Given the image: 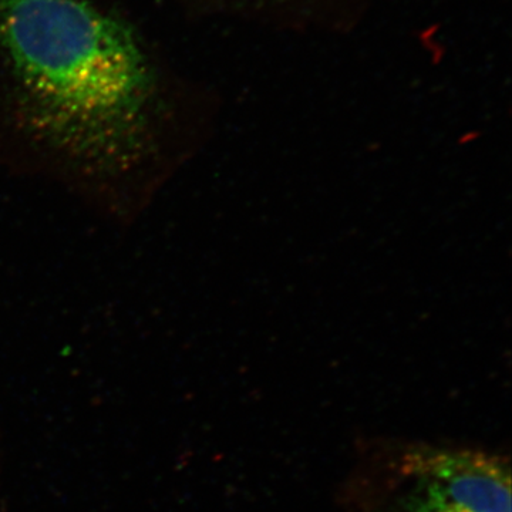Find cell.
<instances>
[{
    "label": "cell",
    "mask_w": 512,
    "mask_h": 512,
    "mask_svg": "<svg viewBox=\"0 0 512 512\" xmlns=\"http://www.w3.org/2000/svg\"><path fill=\"white\" fill-rule=\"evenodd\" d=\"M402 512H512L511 473L500 457L420 450L403 461Z\"/></svg>",
    "instance_id": "2"
},
{
    "label": "cell",
    "mask_w": 512,
    "mask_h": 512,
    "mask_svg": "<svg viewBox=\"0 0 512 512\" xmlns=\"http://www.w3.org/2000/svg\"><path fill=\"white\" fill-rule=\"evenodd\" d=\"M0 50L20 120L92 160L143 148L160 104L156 67L128 23L93 0H0Z\"/></svg>",
    "instance_id": "1"
}]
</instances>
